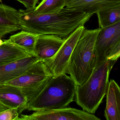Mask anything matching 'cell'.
I'll list each match as a JSON object with an SVG mask.
<instances>
[{
    "mask_svg": "<svg viewBox=\"0 0 120 120\" xmlns=\"http://www.w3.org/2000/svg\"><path fill=\"white\" fill-rule=\"evenodd\" d=\"M52 77L47 66L44 62L40 60L21 75L4 84L20 89L29 102L40 93Z\"/></svg>",
    "mask_w": 120,
    "mask_h": 120,
    "instance_id": "obj_5",
    "label": "cell"
},
{
    "mask_svg": "<svg viewBox=\"0 0 120 120\" xmlns=\"http://www.w3.org/2000/svg\"><path fill=\"white\" fill-rule=\"evenodd\" d=\"M64 41V39L56 35L38 36L35 48V56L42 61L51 58L58 51Z\"/></svg>",
    "mask_w": 120,
    "mask_h": 120,
    "instance_id": "obj_11",
    "label": "cell"
},
{
    "mask_svg": "<svg viewBox=\"0 0 120 120\" xmlns=\"http://www.w3.org/2000/svg\"><path fill=\"white\" fill-rule=\"evenodd\" d=\"M33 10H19V30L38 36L56 35L63 39L80 26H84L92 16L81 10L66 7L52 14H38Z\"/></svg>",
    "mask_w": 120,
    "mask_h": 120,
    "instance_id": "obj_1",
    "label": "cell"
},
{
    "mask_svg": "<svg viewBox=\"0 0 120 120\" xmlns=\"http://www.w3.org/2000/svg\"><path fill=\"white\" fill-rule=\"evenodd\" d=\"M19 10L0 3V38L19 30Z\"/></svg>",
    "mask_w": 120,
    "mask_h": 120,
    "instance_id": "obj_14",
    "label": "cell"
},
{
    "mask_svg": "<svg viewBox=\"0 0 120 120\" xmlns=\"http://www.w3.org/2000/svg\"><path fill=\"white\" fill-rule=\"evenodd\" d=\"M40 60H42L36 56L31 55L0 65V85L19 77Z\"/></svg>",
    "mask_w": 120,
    "mask_h": 120,
    "instance_id": "obj_9",
    "label": "cell"
},
{
    "mask_svg": "<svg viewBox=\"0 0 120 120\" xmlns=\"http://www.w3.org/2000/svg\"><path fill=\"white\" fill-rule=\"evenodd\" d=\"M104 116L107 120H120V88L114 80H110L107 90Z\"/></svg>",
    "mask_w": 120,
    "mask_h": 120,
    "instance_id": "obj_12",
    "label": "cell"
},
{
    "mask_svg": "<svg viewBox=\"0 0 120 120\" xmlns=\"http://www.w3.org/2000/svg\"><path fill=\"white\" fill-rule=\"evenodd\" d=\"M34 112L30 115L22 114L18 120H100L94 114L71 107Z\"/></svg>",
    "mask_w": 120,
    "mask_h": 120,
    "instance_id": "obj_8",
    "label": "cell"
},
{
    "mask_svg": "<svg viewBox=\"0 0 120 120\" xmlns=\"http://www.w3.org/2000/svg\"><path fill=\"white\" fill-rule=\"evenodd\" d=\"M85 28L80 26L72 32L64 41L56 53L51 58L42 61L49 68L54 77L68 74L71 55Z\"/></svg>",
    "mask_w": 120,
    "mask_h": 120,
    "instance_id": "obj_7",
    "label": "cell"
},
{
    "mask_svg": "<svg viewBox=\"0 0 120 120\" xmlns=\"http://www.w3.org/2000/svg\"><path fill=\"white\" fill-rule=\"evenodd\" d=\"M8 109H9L8 107H7L0 101V112Z\"/></svg>",
    "mask_w": 120,
    "mask_h": 120,
    "instance_id": "obj_21",
    "label": "cell"
},
{
    "mask_svg": "<svg viewBox=\"0 0 120 120\" xmlns=\"http://www.w3.org/2000/svg\"><path fill=\"white\" fill-rule=\"evenodd\" d=\"M31 55L9 40H5L0 46V65Z\"/></svg>",
    "mask_w": 120,
    "mask_h": 120,
    "instance_id": "obj_15",
    "label": "cell"
},
{
    "mask_svg": "<svg viewBox=\"0 0 120 120\" xmlns=\"http://www.w3.org/2000/svg\"><path fill=\"white\" fill-rule=\"evenodd\" d=\"M99 28H104L120 21V4L97 13Z\"/></svg>",
    "mask_w": 120,
    "mask_h": 120,
    "instance_id": "obj_17",
    "label": "cell"
},
{
    "mask_svg": "<svg viewBox=\"0 0 120 120\" xmlns=\"http://www.w3.org/2000/svg\"><path fill=\"white\" fill-rule=\"evenodd\" d=\"M101 28L93 30L85 28L71 55L68 74L76 86L83 84L95 67L94 45Z\"/></svg>",
    "mask_w": 120,
    "mask_h": 120,
    "instance_id": "obj_4",
    "label": "cell"
},
{
    "mask_svg": "<svg viewBox=\"0 0 120 120\" xmlns=\"http://www.w3.org/2000/svg\"><path fill=\"white\" fill-rule=\"evenodd\" d=\"M76 87L73 80L66 74L52 76L40 93L28 102L26 109L36 111L66 107L74 100Z\"/></svg>",
    "mask_w": 120,
    "mask_h": 120,
    "instance_id": "obj_3",
    "label": "cell"
},
{
    "mask_svg": "<svg viewBox=\"0 0 120 120\" xmlns=\"http://www.w3.org/2000/svg\"><path fill=\"white\" fill-rule=\"evenodd\" d=\"M17 108H10L0 112V120H18L19 115Z\"/></svg>",
    "mask_w": 120,
    "mask_h": 120,
    "instance_id": "obj_19",
    "label": "cell"
},
{
    "mask_svg": "<svg viewBox=\"0 0 120 120\" xmlns=\"http://www.w3.org/2000/svg\"><path fill=\"white\" fill-rule=\"evenodd\" d=\"M116 61L107 60L96 66L87 80L76 86L75 101L83 110L94 114L106 93L110 72Z\"/></svg>",
    "mask_w": 120,
    "mask_h": 120,
    "instance_id": "obj_2",
    "label": "cell"
},
{
    "mask_svg": "<svg viewBox=\"0 0 120 120\" xmlns=\"http://www.w3.org/2000/svg\"><path fill=\"white\" fill-rule=\"evenodd\" d=\"M120 4V0H66L65 7L81 10L92 16L102 10Z\"/></svg>",
    "mask_w": 120,
    "mask_h": 120,
    "instance_id": "obj_13",
    "label": "cell"
},
{
    "mask_svg": "<svg viewBox=\"0 0 120 120\" xmlns=\"http://www.w3.org/2000/svg\"><path fill=\"white\" fill-rule=\"evenodd\" d=\"M38 36L22 30L10 37L9 41L24 50L31 55L35 56V48Z\"/></svg>",
    "mask_w": 120,
    "mask_h": 120,
    "instance_id": "obj_16",
    "label": "cell"
},
{
    "mask_svg": "<svg viewBox=\"0 0 120 120\" xmlns=\"http://www.w3.org/2000/svg\"><path fill=\"white\" fill-rule=\"evenodd\" d=\"M0 101L9 109L17 108L19 114L26 110L28 102L20 89L7 84L0 85Z\"/></svg>",
    "mask_w": 120,
    "mask_h": 120,
    "instance_id": "obj_10",
    "label": "cell"
},
{
    "mask_svg": "<svg viewBox=\"0 0 120 120\" xmlns=\"http://www.w3.org/2000/svg\"><path fill=\"white\" fill-rule=\"evenodd\" d=\"M23 4L27 10H33L36 7L38 0H16Z\"/></svg>",
    "mask_w": 120,
    "mask_h": 120,
    "instance_id": "obj_20",
    "label": "cell"
},
{
    "mask_svg": "<svg viewBox=\"0 0 120 120\" xmlns=\"http://www.w3.org/2000/svg\"><path fill=\"white\" fill-rule=\"evenodd\" d=\"M66 0H42L33 10L35 14H45L57 13L65 7Z\"/></svg>",
    "mask_w": 120,
    "mask_h": 120,
    "instance_id": "obj_18",
    "label": "cell"
},
{
    "mask_svg": "<svg viewBox=\"0 0 120 120\" xmlns=\"http://www.w3.org/2000/svg\"><path fill=\"white\" fill-rule=\"evenodd\" d=\"M3 43V41L1 40V38H0V46H1V45H2Z\"/></svg>",
    "mask_w": 120,
    "mask_h": 120,
    "instance_id": "obj_22",
    "label": "cell"
},
{
    "mask_svg": "<svg viewBox=\"0 0 120 120\" xmlns=\"http://www.w3.org/2000/svg\"><path fill=\"white\" fill-rule=\"evenodd\" d=\"M95 67L107 60L117 61L120 56V21L101 28L94 45Z\"/></svg>",
    "mask_w": 120,
    "mask_h": 120,
    "instance_id": "obj_6",
    "label": "cell"
}]
</instances>
